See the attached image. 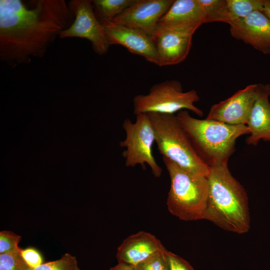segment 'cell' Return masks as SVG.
Segmentation results:
<instances>
[{"instance_id": "1", "label": "cell", "mask_w": 270, "mask_h": 270, "mask_svg": "<svg viewBox=\"0 0 270 270\" xmlns=\"http://www.w3.org/2000/svg\"><path fill=\"white\" fill-rule=\"evenodd\" d=\"M74 20L64 0H0L1 61L14 68L42 58Z\"/></svg>"}, {"instance_id": "2", "label": "cell", "mask_w": 270, "mask_h": 270, "mask_svg": "<svg viewBox=\"0 0 270 270\" xmlns=\"http://www.w3.org/2000/svg\"><path fill=\"white\" fill-rule=\"evenodd\" d=\"M204 220L226 230L242 234L250 228L247 194L232 175L228 163L210 167Z\"/></svg>"}, {"instance_id": "3", "label": "cell", "mask_w": 270, "mask_h": 270, "mask_svg": "<svg viewBox=\"0 0 270 270\" xmlns=\"http://www.w3.org/2000/svg\"><path fill=\"white\" fill-rule=\"evenodd\" d=\"M176 116L198 156L208 167L228 163L236 150L237 138L250 134L246 125L196 118L187 110L178 112Z\"/></svg>"}, {"instance_id": "4", "label": "cell", "mask_w": 270, "mask_h": 270, "mask_svg": "<svg viewBox=\"0 0 270 270\" xmlns=\"http://www.w3.org/2000/svg\"><path fill=\"white\" fill-rule=\"evenodd\" d=\"M170 180L166 204L170 212L185 220L204 219L208 192L206 176L190 172L162 158Z\"/></svg>"}, {"instance_id": "5", "label": "cell", "mask_w": 270, "mask_h": 270, "mask_svg": "<svg viewBox=\"0 0 270 270\" xmlns=\"http://www.w3.org/2000/svg\"><path fill=\"white\" fill-rule=\"evenodd\" d=\"M146 114L154 130L157 150L162 158L190 172L208 177L210 167L198 156L176 115Z\"/></svg>"}, {"instance_id": "6", "label": "cell", "mask_w": 270, "mask_h": 270, "mask_svg": "<svg viewBox=\"0 0 270 270\" xmlns=\"http://www.w3.org/2000/svg\"><path fill=\"white\" fill-rule=\"evenodd\" d=\"M199 100L195 90L184 92L180 82L167 80L153 85L147 94L135 96L132 100L133 112L136 116L148 113L174 114L190 110L202 116L203 112L194 104Z\"/></svg>"}, {"instance_id": "7", "label": "cell", "mask_w": 270, "mask_h": 270, "mask_svg": "<svg viewBox=\"0 0 270 270\" xmlns=\"http://www.w3.org/2000/svg\"><path fill=\"white\" fill-rule=\"evenodd\" d=\"M126 133L124 140L120 146L124 148L122 156L127 167H134L138 164L146 169V164L151 169L152 174L160 178L162 170L156 162L152 152V146L155 142V132L152 124L146 114L136 116L134 122L126 118L122 123Z\"/></svg>"}, {"instance_id": "8", "label": "cell", "mask_w": 270, "mask_h": 270, "mask_svg": "<svg viewBox=\"0 0 270 270\" xmlns=\"http://www.w3.org/2000/svg\"><path fill=\"white\" fill-rule=\"evenodd\" d=\"M68 6L74 20L68 28L60 34L59 38L87 39L91 42L95 52L99 55L106 54L110 45L104 26L94 16L92 0H72Z\"/></svg>"}, {"instance_id": "9", "label": "cell", "mask_w": 270, "mask_h": 270, "mask_svg": "<svg viewBox=\"0 0 270 270\" xmlns=\"http://www.w3.org/2000/svg\"><path fill=\"white\" fill-rule=\"evenodd\" d=\"M196 26L158 24L152 36L159 60V66H172L183 62L192 46Z\"/></svg>"}, {"instance_id": "10", "label": "cell", "mask_w": 270, "mask_h": 270, "mask_svg": "<svg viewBox=\"0 0 270 270\" xmlns=\"http://www.w3.org/2000/svg\"><path fill=\"white\" fill-rule=\"evenodd\" d=\"M260 84H250L212 105L206 118L230 125H246L258 96Z\"/></svg>"}, {"instance_id": "11", "label": "cell", "mask_w": 270, "mask_h": 270, "mask_svg": "<svg viewBox=\"0 0 270 270\" xmlns=\"http://www.w3.org/2000/svg\"><path fill=\"white\" fill-rule=\"evenodd\" d=\"M110 45L119 44L130 52L144 57L159 66V60L152 36L135 28L108 22L103 24Z\"/></svg>"}, {"instance_id": "12", "label": "cell", "mask_w": 270, "mask_h": 270, "mask_svg": "<svg viewBox=\"0 0 270 270\" xmlns=\"http://www.w3.org/2000/svg\"><path fill=\"white\" fill-rule=\"evenodd\" d=\"M174 0H136L111 22L142 30L152 35Z\"/></svg>"}, {"instance_id": "13", "label": "cell", "mask_w": 270, "mask_h": 270, "mask_svg": "<svg viewBox=\"0 0 270 270\" xmlns=\"http://www.w3.org/2000/svg\"><path fill=\"white\" fill-rule=\"evenodd\" d=\"M230 26V34L234 38L264 54H270V20L262 12L254 11Z\"/></svg>"}, {"instance_id": "14", "label": "cell", "mask_w": 270, "mask_h": 270, "mask_svg": "<svg viewBox=\"0 0 270 270\" xmlns=\"http://www.w3.org/2000/svg\"><path fill=\"white\" fill-rule=\"evenodd\" d=\"M165 250L160 241L154 235L140 231L123 241L118 248L116 257L118 263L136 266Z\"/></svg>"}, {"instance_id": "15", "label": "cell", "mask_w": 270, "mask_h": 270, "mask_svg": "<svg viewBox=\"0 0 270 270\" xmlns=\"http://www.w3.org/2000/svg\"><path fill=\"white\" fill-rule=\"evenodd\" d=\"M260 86L258 96L246 124L250 134L246 143L254 146L261 140L270 142V86Z\"/></svg>"}, {"instance_id": "16", "label": "cell", "mask_w": 270, "mask_h": 270, "mask_svg": "<svg viewBox=\"0 0 270 270\" xmlns=\"http://www.w3.org/2000/svg\"><path fill=\"white\" fill-rule=\"evenodd\" d=\"M206 22V14L198 0H176L160 19L158 24L200 27Z\"/></svg>"}, {"instance_id": "17", "label": "cell", "mask_w": 270, "mask_h": 270, "mask_svg": "<svg viewBox=\"0 0 270 270\" xmlns=\"http://www.w3.org/2000/svg\"><path fill=\"white\" fill-rule=\"evenodd\" d=\"M264 4V0H226L220 22L230 24L254 11L262 12Z\"/></svg>"}, {"instance_id": "18", "label": "cell", "mask_w": 270, "mask_h": 270, "mask_svg": "<svg viewBox=\"0 0 270 270\" xmlns=\"http://www.w3.org/2000/svg\"><path fill=\"white\" fill-rule=\"evenodd\" d=\"M136 0H92L93 11L98 20L104 24L112 21Z\"/></svg>"}, {"instance_id": "19", "label": "cell", "mask_w": 270, "mask_h": 270, "mask_svg": "<svg viewBox=\"0 0 270 270\" xmlns=\"http://www.w3.org/2000/svg\"><path fill=\"white\" fill-rule=\"evenodd\" d=\"M28 270H80L76 258L69 254H65L56 260L42 264L35 268Z\"/></svg>"}, {"instance_id": "20", "label": "cell", "mask_w": 270, "mask_h": 270, "mask_svg": "<svg viewBox=\"0 0 270 270\" xmlns=\"http://www.w3.org/2000/svg\"><path fill=\"white\" fill-rule=\"evenodd\" d=\"M20 252L0 254V270H28Z\"/></svg>"}, {"instance_id": "21", "label": "cell", "mask_w": 270, "mask_h": 270, "mask_svg": "<svg viewBox=\"0 0 270 270\" xmlns=\"http://www.w3.org/2000/svg\"><path fill=\"white\" fill-rule=\"evenodd\" d=\"M206 16V23L220 22L226 0H198Z\"/></svg>"}, {"instance_id": "22", "label": "cell", "mask_w": 270, "mask_h": 270, "mask_svg": "<svg viewBox=\"0 0 270 270\" xmlns=\"http://www.w3.org/2000/svg\"><path fill=\"white\" fill-rule=\"evenodd\" d=\"M22 237L11 231L0 232V254L20 252L18 243Z\"/></svg>"}, {"instance_id": "23", "label": "cell", "mask_w": 270, "mask_h": 270, "mask_svg": "<svg viewBox=\"0 0 270 270\" xmlns=\"http://www.w3.org/2000/svg\"><path fill=\"white\" fill-rule=\"evenodd\" d=\"M166 250L152 256L136 266L138 270H169Z\"/></svg>"}, {"instance_id": "24", "label": "cell", "mask_w": 270, "mask_h": 270, "mask_svg": "<svg viewBox=\"0 0 270 270\" xmlns=\"http://www.w3.org/2000/svg\"><path fill=\"white\" fill-rule=\"evenodd\" d=\"M165 254L169 270H194L186 260L166 250Z\"/></svg>"}, {"instance_id": "25", "label": "cell", "mask_w": 270, "mask_h": 270, "mask_svg": "<svg viewBox=\"0 0 270 270\" xmlns=\"http://www.w3.org/2000/svg\"><path fill=\"white\" fill-rule=\"evenodd\" d=\"M20 254L30 268H35L42 264V256L38 251L32 248H28L20 251Z\"/></svg>"}, {"instance_id": "26", "label": "cell", "mask_w": 270, "mask_h": 270, "mask_svg": "<svg viewBox=\"0 0 270 270\" xmlns=\"http://www.w3.org/2000/svg\"><path fill=\"white\" fill-rule=\"evenodd\" d=\"M110 270H138L136 266L124 263H118Z\"/></svg>"}, {"instance_id": "27", "label": "cell", "mask_w": 270, "mask_h": 270, "mask_svg": "<svg viewBox=\"0 0 270 270\" xmlns=\"http://www.w3.org/2000/svg\"><path fill=\"white\" fill-rule=\"evenodd\" d=\"M262 12L270 20V0H264Z\"/></svg>"}]
</instances>
